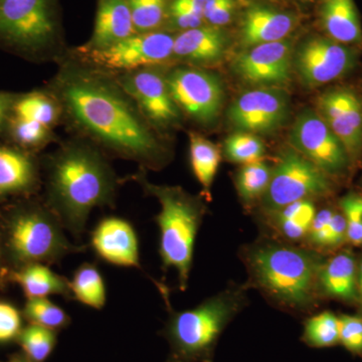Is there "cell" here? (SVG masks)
I'll return each instance as SVG.
<instances>
[{
	"mask_svg": "<svg viewBox=\"0 0 362 362\" xmlns=\"http://www.w3.org/2000/svg\"><path fill=\"white\" fill-rule=\"evenodd\" d=\"M47 89L58 99L63 124L109 158L133 161L142 170L158 169L168 149L137 104L113 74L81 61L70 52L57 63Z\"/></svg>",
	"mask_w": 362,
	"mask_h": 362,
	"instance_id": "6da1fadb",
	"label": "cell"
},
{
	"mask_svg": "<svg viewBox=\"0 0 362 362\" xmlns=\"http://www.w3.org/2000/svg\"><path fill=\"white\" fill-rule=\"evenodd\" d=\"M44 202L76 240L82 239L90 214L96 207L115 206L123 181L110 158L76 136L40 159Z\"/></svg>",
	"mask_w": 362,
	"mask_h": 362,
	"instance_id": "7a4b0ae2",
	"label": "cell"
},
{
	"mask_svg": "<svg viewBox=\"0 0 362 362\" xmlns=\"http://www.w3.org/2000/svg\"><path fill=\"white\" fill-rule=\"evenodd\" d=\"M4 258L11 270L28 264H58L66 256L85 252L71 244L65 228L44 199H21L0 216Z\"/></svg>",
	"mask_w": 362,
	"mask_h": 362,
	"instance_id": "3957f363",
	"label": "cell"
},
{
	"mask_svg": "<svg viewBox=\"0 0 362 362\" xmlns=\"http://www.w3.org/2000/svg\"><path fill=\"white\" fill-rule=\"evenodd\" d=\"M146 194L156 197L160 211L156 216L159 228V255L164 270L177 273L181 291H185L192 271L195 240L201 228L206 207L201 199L178 187L150 182L145 170L131 176Z\"/></svg>",
	"mask_w": 362,
	"mask_h": 362,
	"instance_id": "277c9868",
	"label": "cell"
},
{
	"mask_svg": "<svg viewBox=\"0 0 362 362\" xmlns=\"http://www.w3.org/2000/svg\"><path fill=\"white\" fill-rule=\"evenodd\" d=\"M245 300V289L232 288L194 308L170 310L160 333L169 345L165 362H214L221 333L239 313Z\"/></svg>",
	"mask_w": 362,
	"mask_h": 362,
	"instance_id": "5b68a950",
	"label": "cell"
},
{
	"mask_svg": "<svg viewBox=\"0 0 362 362\" xmlns=\"http://www.w3.org/2000/svg\"><path fill=\"white\" fill-rule=\"evenodd\" d=\"M252 280L279 303L306 309L313 303L321 267L315 255L283 245L255 247L247 255Z\"/></svg>",
	"mask_w": 362,
	"mask_h": 362,
	"instance_id": "8992f818",
	"label": "cell"
},
{
	"mask_svg": "<svg viewBox=\"0 0 362 362\" xmlns=\"http://www.w3.org/2000/svg\"><path fill=\"white\" fill-rule=\"evenodd\" d=\"M0 47L37 63L65 58L56 1L0 0Z\"/></svg>",
	"mask_w": 362,
	"mask_h": 362,
	"instance_id": "52a82bcc",
	"label": "cell"
},
{
	"mask_svg": "<svg viewBox=\"0 0 362 362\" xmlns=\"http://www.w3.org/2000/svg\"><path fill=\"white\" fill-rule=\"evenodd\" d=\"M175 37L161 30L135 33L105 49L83 51L76 47L69 52L100 70L119 75L173 61Z\"/></svg>",
	"mask_w": 362,
	"mask_h": 362,
	"instance_id": "ba28073f",
	"label": "cell"
},
{
	"mask_svg": "<svg viewBox=\"0 0 362 362\" xmlns=\"http://www.w3.org/2000/svg\"><path fill=\"white\" fill-rule=\"evenodd\" d=\"M330 192L329 176L291 147L279 156L261 201L270 214L293 202L324 197Z\"/></svg>",
	"mask_w": 362,
	"mask_h": 362,
	"instance_id": "9c48e42d",
	"label": "cell"
},
{
	"mask_svg": "<svg viewBox=\"0 0 362 362\" xmlns=\"http://www.w3.org/2000/svg\"><path fill=\"white\" fill-rule=\"evenodd\" d=\"M169 92L183 117L207 127L223 110L225 90L221 78L199 66L181 65L165 73Z\"/></svg>",
	"mask_w": 362,
	"mask_h": 362,
	"instance_id": "30bf717a",
	"label": "cell"
},
{
	"mask_svg": "<svg viewBox=\"0 0 362 362\" xmlns=\"http://www.w3.org/2000/svg\"><path fill=\"white\" fill-rule=\"evenodd\" d=\"M165 73L161 66H149L115 75L143 116L160 134L177 128L183 118L169 92Z\"/></svg>",
	"mask_w": 362,
	"mask_h": 362,
	"instance_id": "8fae6325",
	"label": "cell"
},
{
	"mask_svg": "<svg viewBox=\"0 0 362 362\" xmlns=\"http://www.w3.org/2000/svg\"><path fill=\"white\" fill-rule=\"evenodd\" d=\"M357 52L351 45L327 37H311L294 49L293 70L307 88L329 84L356 66Z\"/></svg>",
	"mask_w": 362,
	"mask_h": 362,
	"instance_id": "7c38bea8",
	"label": "cell"
},
{
	"mask_svg": "<svg viewBox=\"0 0 362 362\" xmlns=\"http://www.w3.org/2000/svg\"><path fill=\"white\" fill-rule=\"evenodd\" d=\"M290 144L328 176L342 175L350 157L344 145L316 110L305 109L293 123Z\"/></svg>",
	"mask_w": 362,
	"mask_h": 362,
	"instance_id": "4fadbf2b",
	"label": "cell"
},
{
	"mask_svg": "<svg viewBox=\"0 0 362 362\" xmlns=\"http://www.w3.org/2000/svg\"><path fill=\"white\" fill-rule=\"evenodd\" d=\"M290 115L289 98L279 88L247 90L233 101L228 119L235 131L270 134L282 128Z\"/></svg>",
	"mask_w": 362,
	"mask_h": 362,
	"instance_id": "5bb4252c",
	"label": "cell"
},
{
	"mask_svg": "<svg viewBox=\"0 0 362 362\" xmlns=\"http://www.w3.org/2000/svg\"><path fill=\"white\" fill-rule=\"evenodd\" d=\"M294 49L289 40L242 49L233 59V71L251 86L282 87L292 78Z\"/></svg>",
	"mask_w": 362,
	"mask_h": 362,
	"instance_id": "9a60e30c",
	"label": "cell"
},
{
	"mask_svg": "<svg viewBox=\"0 0 362 362\" xmlns=\"http://www.w3.org/2000/svg\"><path fill=\"white\" fill-rule=\"evenodd\" d=\"M316 111L344 145L350 160L362 150V99L349 88H337L322 93Z\"/></svg>",
	"mask_w": 362,
	"mask_h": 362,
	"instance_id": "2e32d148",
	"label": "cell"
},
{
	"mask_svg": "<svg viewBox=\"0 0 362 362\" xmlns=\"http://www.w3.org/2000/svg\"><path fill=\"white\" fill-rule=\"evenodd\" d=\"M90 246L106 263L140 268L139 240L132 223L118 216L102 218L90 233Z\"/></svg>",
	"mask_w": 362,
	"mask_h": 362,
	"instance_id": "e0dca14e",
	"label": "cell"
},
{
	"mask_svg": "<svg viewBox=\"0 0 362 362\" xmlns=\"http://www.w3.org/2000/svg\"><path fill=\"white\" fill-rule=\"evenodd\" d=\"M42 187L40 159L13 145L0 144V202L35 197Z\"/></svg>",
	"mask_w": 362,
	"mask_h": 362,
	"instance_id": "ac0fdd59",
	"label": "cell"
},
{
	"mask_svg": "<svg viewBox=\"0 0 362 362\" xmlns=\"http://www.w3.org/2000/svg\"><path fill=\"white\" fill-rule=\"evenodd\" d=\"M228 45L230 39L223 28L202 25L175 35L173 59L204 68L221 62Z\"/></svg>",
	"mask_w": 362,
	"mask_h": 362,
	"instance_id": "d6986e66",
	"label": "cell"
},
{
	"mask_svg": "<svg viewBox=\"0 0 362 362\" xmlns=\"http://www.w3.org/2000/svg\"><path fill=\"white\" fill-rule=\"evenodd\" d=\"M297 23L295 14L255 4L243 14L239 30L240 45L245 49L287 40Z\"/></svg>",
	"mask_w": 362,
	"mask_h": 362,
	"instance_id": "ffe728a7",
	"label": "cell"
},
{
	"mask_svg": "<svg viewBox=\"0 0 362 362\" xmlns=\"http://www.w3.org/2000/svg\"><path fill=\"white\" fill-rule=\"evenodd\" d=\"M135 33L128 0H97L92 37L78 47L83 51L101 49Z\"/></svg>",
	"mask_w": 362,
	"mask_h": 362,
	"instance_id": "44dd1931",
	"label": "cell"
},
{
	"mask_svg": "<svg viewBox=\"0 0 362 362\" xmlns=\"http://www.w3.org/2000/svg\"><path fill=\"white\" fill-rule=\"evenodd\" d=\"M319 18L327 37L352 45L362 42V28L354 0H322Z\"/></svg>",
	"mask_w": 362,
	"mask_h": 362,
	"instance_id": "7402d4cb",
	"label": "cell"
},
{
	"mask_svg": "<svg viewBox=\"0 0 362 362\" xmlns=\"http://www.w3.org/2000/svg\"><path fill=\"white\" fill-rule=\"evenodd\" d=\"M8 281L20 285L28 300L47 298L52 295H61L71 299L70 280L59 275L45 264H28L13 269L9 273Z\"/></svg>",
	"mask_w": 362,
	"mask_h": 362,
	"instance_id": "603a6c76",
	"label": "cell"
},
{
	"mask_svg": "<svg viewBox=\"0 0 362 362\" xmlns=\"http://www.w3.org/2000/svg\"><path fill=\"white\" fill-rule=\"evenodd\" d=\"M356 259L349 252H339L321 267L319 286L328 296L345 302L358 299Z\"/></svg>",
	"mask_w": 362,
	"mask_h": 362,
	"instance_id": "cb8c5ba5",
	"label": "cell"
},
{
	"mask_svg": "<svg viewBox=\"0 0 362 362\" xmlns=\"http://www.w3.org/2000/svg\"><path fill=\"white\" fill-rule=\"evenodd\" d=\"M13 115L37 121L52 129L63 124L61 104L47 88L18 95Z\"/></svg>",
	"mask_w": 362,
	"mask_h": 362,
	"instance_id": "d4e9b609",
	"label": "cell"
},
{
	"mask_svg": "<svg viewBox=\"0 0 362 362\" xmlns=\"http://www.w3.org/2000/svg\"><path fill=\"white\" fill-rule=\"evenodd\" d=\"M13 146L37 154L51 143L58 142L54 129L37 121L11 116L4 134Z\"/></svg>",
	"mask_w": 362,
	"mask_h": 362,
	"instance_id": "484cf974",
	"label": "cell"
},
{
	"mask_svg": "<svg viewBox=\"0 0 362 362\" xmlns=\"http://www.w3.org/2000/svg\"><path fill=\"white\" fill-rule=\"evenodd\" d=\"M71 299L101 310L106 305V283L96 264L83 263L78 267L70 281Z\"/></svg>",
	"mask_w": 362,
	"mask_h": 362,
	"instance_id": "4316f807",
	"label": "cell"
},
{
	"mask_svg": "<svg viewBox=\"0 0 362 362\" xmlns=\"http://www.w3.org/2000/svg\"><path fill=\"white\" fill-rule=\"evenodd\" d=\"M316 214V207L311 199L293 202L270 213L276 230L291 240H301L308 235Z\"/></svg>",
	"mask_w": 362,
	"mask_h": 362,
	"instance_id": "83f0119b",
	"label": "cell"
},
{
	"mask_svg": "<svg viewBox=\"0 0 362 362\" xmlns=\"http://www.w3.org/2000/svg\"><path fill=\"white\" fill-rule=\"evenodd\" d=\"M189 160L195 178L204 192H209L220 168L221 150L199 133L190 132Z\"/></svg>",
	"mask_w": 362,
	"mask_h": 362,
	"instance_id": "f1b7e54d",
	"label": "cell"
},
{
	"mask_svg": "<svg viewBox=\"0 0 362 362\" xmlns=\"http://www.w3.org/2000/svg\"><path fill=\"white\" fill-rule=\"evenodd\" d=\"M309 240L319 247H335L347 240V226L344 216L325 209L317 211L309 230Z\"/></svg>",
	"mask_w": 362,
	"mask_h": 362,
	"instance_id": "f546056e",
	"label": "cell"
},
{
	"mask_svg": "<svg viewBox=\"0 0 362 362\" xmlns=\"http://www.w3.org/2000/svg\"><path fill=\"white\" fill-rule=\"evenodd\" d=\"M272 168L263 161L244 164L235 176V187L245 204L262 199L270 185Z\"/></svg>",
	"mask_w": 362,
	"mask_h": 362,
	"instance_id": "4dcf8cb0",
	"label": "cell"
},
{
	"mask_svg": "<svg viewBox=\"0 0 362 362\" xmlns=\"http://www.w3.org/2000/svg\"><path fill=\"white\" fill-rule=\"evenodd\" d=\"M16 342L30 361L45 362L56 349L58 332L30 323L23 326Z\"/></svg>",
	"mask_w": 362,
	"mask_h": 362,
	"instance_id": "1f68e13d",
	"label": "cell"
},
{
	"mask_svg": "<svg viewBox=\"0 0 362 362\" xmlns=\"http://www.w3.org/2000/svg\"><path fill=\"white\" fill-rule=\"evenodd\" d=\"M339 317L324 311L305 322L302 340L314 349H329L339 343Z\"/></svg>",
	"mask_w": 362,
	"mask_h": 362,
	"instance_id": "d6a6232c",
	"label": "cell"
},
{
	"mask_svg": "<svg viewBox=\"0 0 362 362\" xmlns=\"http://www.w3.org/2000/svg\"><path fill=\"white\" fill-rule=\"evenodd\" d=\"M23 313L28 322L37 324L57 332L66 329L71 323V317L68 313L52 302L49 298L28 299Z\"/></svg>",
	"mask_w": 362,
	"mask_h": 362,
	"instance_id": "836d02e7",
	"label": "cell"
},
{
	"mask_svg": "<svg viewBox=\"0 0 362 362\" xmlns=\"http://www.w3.org/2000/svg\"><path fill=\"white\" fill-rule=\"evenodd\" d=\"M135 33L159 30L168 18L170 0H128Z\"/></svg>",
	"mask_w": 362,
	"mask_h": 362,
	"instance_id": "e575fe53",
	"label": "cell"
},
{
	"mask_svg": "<svg viewBox=\"0 0 362 362\" xmlns=\"http://www.w3.org/2000/svg\"><path fill=\"white\" fill-rule=\"evenodd\" d=\"M223 147L228 160L243 165L261 161L266 152L265 145L258 136L240 131L228 136Z\"/></svg>",
	"mask_w": 362,
	"mask_h": 362,
	"instance_id": "d590c367",
	"label": "cell"
},
{
	"mask_svg": "<svg viewBox=\"0 0 362 362\" xmlns=\"http://www.w3.org/2000/svg\"><path fill=\"white\" fill-rule=\"evenodd\" d=\"M347 226V240L356 246L362 245V197L350 194L340 202Z\"/></svg>",
	"mask_w": 362,
	"mask_h": 362,
	"instance_id": "8d00e7d4",
	"label": "cell"
},
{
	"mask_svg": "<svg viewBox=\"0 0 362 362\" xmlns=\"http://www.w3.org/2000/svg\"><path fill=\"white\" fill-rule=\"evenodd\" d=\"M339 343L352 356L362 358V317L339 316Z\"/></svg>",
	"mask_w": 362,
	"mask_h": 362,
	"instance_id": "74e56055",
	"label": "cell"
},
{
	"mask_svg": "<svg viewBox=\"0 0 362 362\" xmlns=\"http://www.w3.org/2000/svg\"><path fill=\"white\" fill-rule=\"evenodd\" d=\"M23 328L20 310L8 302L0 301V344L16 341Z\"/></svg>",
	"mask_w": 362,
	"mask_h": 362,
	"instance_id": "f35d334b",
	"label": "cell"
},
{
	"mask_svg": "<svg viewBox=\"0 0 362 362\" xmlns=\"http://www.w3.org/2000/svg\"><path fill=\"white\" fill-rule=\"evenodd\" d=\"M237 9V0H206L204 8V23L206 25L223 28L232 21Z\"/></svg>",
	"mask_w": 362,
	"mask_h": 362,
	"instance_id": "ab89813d",
	"label": "cell"
},
{
	"mask_svg": "<svg viewBox=\"0 0 362 362\" xmlns=\"http://www.w3.org/2000/svg\"><path fill=\"white\" fill-rule=\"evenodd\" d=\"M168 18L171 25L181 32L204 25V18L194 13L187 0H170Z\"/></svg>",
	"mask_w": 362,
	"mask_h": 362,
	"instance_id": "60d3db41",
	"label": "cell"
},
{
	"mask_svg": "<svg viewBox=\"0 0 362 362\" xmlns=\"http://www.w3.org/2000/svg\"><path fill=\"white\" fill-rule=\"evenodd\" d=\"M18 93L0 90V135L4 134L7 123L13 114V107Z\"/></svg>",
	"mask_w": 362,
	"mask_h": 362,
	"instance_id": "b9f144b4",
	"label": "cell"
},
{
	"mask_svg": "<svg viewBox=\"0 0 362 362\" xmlns=\"http://www.w3.org/2000/svg\"><path fill=\"white\" fill-rule=\"evenodd\" d=\"M11 269L7 266L6 258H4V247H2L1 232H0V286L8 281Z\"/></svg>",
	"mask_w": 362,
	"mask_h": 362,
	"instance_id": "7bdbcfd3",
	"label": "cell"
},
{
	"mask_svg": "<svg viewBox=\"0 0 362 362\" xmlns=\"http://www.w3.org/2000/svg\"><path fill=\"white\" fill-rule=\"evenodd\" d=\"M357 292H358V300L362 306V259L357 270Z\"/></svg>",
	"mask_w": 362,
	"mask_h": 362,
	"instance_id": "ee69618b",
	"label": "cell"
},
{
	"mask_svg": "<svg viewBox=\"0 0 362 362\" xmlns=\"http://www.w3.org/2000/svg\"><path fill=\"white\" fill-rule=\"evenodd\" d=\"M7 362H32L30 359L28 358V356L23 354V351L16 352V354H13L11 357H9L8 361Z\"/></svg>",
	"mask_w": 362,
	"mask_h": 362,
	"instance_id": "f6af8a7d",
	"label": "cell"
},
{
	"mask_svg": "<svg viewBox=\"0 0 362 362\" xmlns=\"http://www.w3.org/2000/svg\"><path fill=\"white\" fill-rule=\"evenodd\" d=\"M302 1H306V2H308V1H313V0H302Z\"/></svg>",
	"mask_w": 362,
	"mask_h": 362,
	"instance_id": "bcb514c9",
	"label": "cell"
},
{
	"mask_svg": "<svg viewBox=\"0 0 362 362\" xmlns=\"http://www.w3.org/2000/svg\"><path fill=\"white\" fill-rule=\"evenodd\" d=\"M0 362H1V361H0Z\"/></svg>",
	"mask_w": 362,
	"mask_h": 362,
	"instance_id": "7dc6e473",
	"label": "cell"
}]
</instances>
